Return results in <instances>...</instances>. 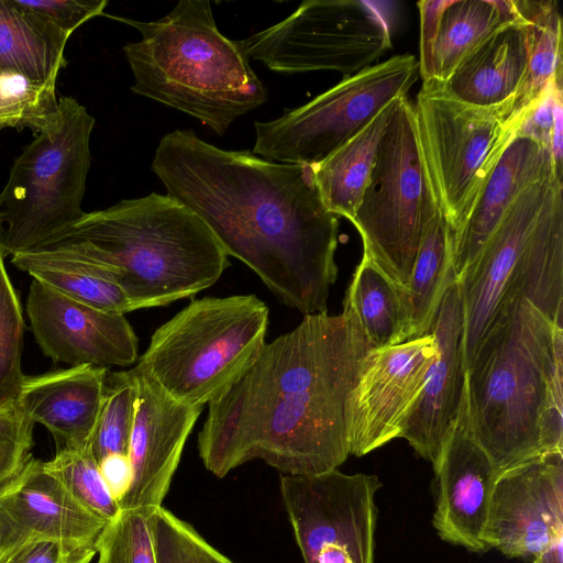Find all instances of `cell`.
Here are the masks:
<instances>
[{"label": "cell", "mask_w": 563, "mask_h": 563, "mask_svg": "<svg viewBox=\"0 0 563 563\" xmlns=\"http://www.w3.org/2000/svg\"><path fill=\"white\" fill-rule=\"evenodd\" d=\"M371 351L346 307L303 316L208 404L198 453L217 477L253 460L284 475L336 470L350 455L349 404Z\"/></svg>", "instance_id": "1"}, {"label": "cell", "mask_w": 563, "mask_h": 563, "mask_svg": "<svg viewBox=\"0 0 563 563\" xmlns=\"http://www.w3.org/2000/svg\"><path fill=\"white\" fill-rule=\"evenodd\" d=\"M152 170L285 305L303 316L327 312L339 221L311 166L222 150L192 130H175L161 139Z\"/></svg>", "instance_id": "2"}, {"label": "cell", "mask_w": 563, "mask_h": 563, "mask_svg": "<svg viewBox=\"0 0 563 563\" xmlns=\"http://www.w3.org/2000/svg\"><path fill=\"white\" fill-rule=\"evenodd\" d=\"M29 251L86 265L118 285L134 310L192 297L230 265L195 212L156 192L85 212Z\"/></svg>", "instance_id": "3"}, {"label": "cell", "mask_w": 563, "mask_h": 563, "mask_svg": "<svg viewBox=\"0 0 563 563\" xmlns=\"http://www.w3.org/2000/svg\"><path fill=\"white\" fill-rule=\"evenodd\" d=\"M563 325L521 298L493 320L466 371L471 430L500 473L563 449Z\"/></svg>", "instance_id": "4"}, {"label": "cell", "mask_w": 563, "mask_h": 563, "mask_svg": "<svg viewBox=\"0 0 563 563\" xmlns=\"http://www.w3.org/2000/svg\"><path fill=\"white\" fill-rule=\"evenodd\" d=\"M107 16L141 33L123 47L134 93L185 112L219 135L267 100L250 59L219 32L209 1L181 0L152 22Z\"/></svg>", "instance_id": "5"}, {"label": "cell", "mask_w": 563, "mask_h": 563, "mask_svg": "<svg viewBox=\"0 0 563 563\" xmlns=\"http://www.w3.org/2000/svg\"><path fill=\"white\" fill-rule=\"evenodd\" d=\"M269 310L255 295L205 297L153 333L135 365L172 398L208 405L265 345Z\"/></svg>", "instance_id": "6"}, {"label": "cell", "mask_w": 563, "mask_h": 563, "mask_svg": "<svg viewBox=\"0 0 563 563\" xmlns=\"http://www.w3.org/2000/svg\"><path fill=\"white\" fill-rule=\"evenodd\" d=\"M95 118L75 98L15 158L0 194L2 256L34 249L82 216Z\"/></svg>", "instance_id": "7"}, {"label": "cell", "mask_w": 563, "mask_h": 563, "mask_svg": "<svg viewBox=\"0 0 563 563\" xmlns=\"http://www.w3.org/2000/svg\"><path fill=\"white\" fill-rule=\"evenodd\" d=\"M439 212L415 109L404 96L394 103L366 188L350 221L362 238L363 255L405 291L427 228Z\"/></svg>", "instance_id": "8"}, {"label": "cell", "mask_w": 563, "mask_h": 563, "mask_svg": "<svg viewBox=\"0 0 563 563\" xmlns=\"http://www.w3.org/2000/svg\"><path fill=\"white\" fill-rule=\"evenodd\" d=\"M413 55H396L349 77L308 103L272 121L255 122L252 153L265 159L313 166L344 145L416 82Z\"/></svg>", "instance_id": "9"}, {"label": "cell", "mask_w": 563, "mask_h": 563, "mask_svg": "<svg viewBox=\"0 0 563 563\" xmlns=\"http://www.w3.org/2000/svg\"><path fill=\"white\" fill-rule=\"evenodd\" d=\"M249 59L277 73L338 71L349 77L391 47L389 25L364 0H309L283 21L235 41Z\"/></svg>", "instance_id": "10"}, {"label": "cell", "mask_w": 563, "mask_h": 563, "mask_svg": "<svg viewBox=\"0 0 563 563\" xmlns=\"http://www.w3.org/2000/svg\"><path fill=\"white\" fill-rule=\"evenodd\" d=\"M413 109L439 208L453 234L514 133L499 110L462 103L432 82L422 84Z\"/></svg>", "instance_id": "11"}, {"label": "cell", "mask_w": 563, "mask_h": 563, "mask_svg": "<svg viewBox=\"0 0 563 563\" xmlns=\"http://www.w3.org/2000/svg\"><path fill=\"white\" fill-rule=\"evenodd\" d=\"M376 475L338 468L279 476L284 507L305 563H375Z\"/></svg>", "instance_id": "12"}, {"label": "cell", "mask_w": 563, "mask_h": 563, "mask_svg": "<svg viewBox=\"0 0 563 563\" xmlns=\"http://www.w3.org/2000/svg\"><path fill=\"white\" fill-rule=\"evenodd\" d=\"M435 353L432 332L368 351L349 404L350 454L363 456L400 438Z\"/></svg>", "instance_id": "13"}, {"label": "cell", "mask_w": 563, "mask_h": 563, "mask_svg": "<svg viewBox=\"0 0 563 563\" xmlns=\"http://www.w3.org/2000/svg\"><path fill=\"white\" fill-rule=\"evenodd\" d=\"M563 536V452H544L500 472L484 541L508 558H536Z\"/></svg>", "instance_id": "14"}, {"label": "cell", "mask_w": 563, "mask_h": 563, "mask_svg": "<svg viewBox=\"0 0 563 563\" xmlns=\"http://www.w3.org/2000/svg\"><path fill=\"white\" fill-rule=\"evenodd\" d=\"M562 178L555 172L525 188L507 209L483 249L457 278L464 310L466 371L509 291L531 232Z\"/></svg>", "instance_id": "15"}, {"label": "cell", "mask_w": 563, "mask_h": 563, "mask_svg": "<svg viewBox=\"0 0 563 563\" xmlns=\"http://www.w3.org/2000/svg\"><path fill=\"white\" fill-rule=\"evenodd\" d=\"M107 522L79 504L33 457L0 494V563L30 540L55 541L75 563H90Z\"/></svg>", "instance_id": "16"}, {"label": "cell", "mask_w": 563, "mask_h": 563, "mask_svg": "<svg viewBox=\"0 0 563 563\" xmlns=\"http://www.w3.org/2000/svg\"><path fill=\"white\" fill-rule=\"evenodd\" d=\"M26 313L35 342L55 362L109 368L139 360L137 338L124 314L96 309L35 279Z\"/></svg>", "instance_id": "17"}, {"label": "cell", "mask_w": 563, "mask_h": 563, "mask_svg": "<svg viewBox=\"0 0 563 563\" xmlns=\"http://www.w3.org/2000/svg\"><path fill=\"white\" fill-rule=\"evenodd\" d=\"M137 398L128 455L133 478L120 509L163 506L187 438L203 407L172 398L147 374L133 367Z\"/></svg>", "instance_id": "18"}, {"label": "cell", "mask_w": 563, "mask_h": 563, "mask_svg": "<svg viewBox=\"0 0 563 563\" xmlns=\"http://www.w3.org/2000/svg\"><path fill=\"white\" fill-rule=\"evenodd\" d=\"M430 332L437 353L400 438L434 466L454 428L466 385L464 310L455 273L444 289Z\"/></svg>", "instance_id": "19"}, {"label": "cell", "mask_w": 563, "mask_h": 563, "mask_svg": "<svg viewBox=\"0 0 563 563\" xmlns=\"http://www.w3.org/2000/svg\"><path fill=\"white\" fill-rule=\"evenodd\" d=\"M433 468L439 490L432 523L438 536L472 552L488 551L484 530L499 472L473 437L466 385L454 428Z\"/></svg>", "instance_id": "20"}, {"label": "cell", "mask_w": 563, "mask_h": 563, "mask_svg": "<svg viewBox=\"0 0 563 563\" xmlns=\"http://www.w3.org/2000/svg\"><path fill=\"white\" fill-rule=\"evenodd\" d=\"M109 368L82 364L24 376L18 401L27 418L44 426L60 449H84L100 413Z\"/></svg>", "instance_id": "21"}, {"label": "cell", "mask_w": 563, "mask_h": 563, "mask_svg": "<svg viewBox=\"0 0 563 563\" xmlns=\"http://www.w3.org/2000/svg\"><path fill=\"white\" fill-rule=\"evenodd\" d=\"M553 172L555 169L550 151L534 140L515 135L508 142L483 183L462 225L452 234L453 269L456 278L474 262L519 194Z\"/></svg>", "instance_id": "22"}, {"label": "cell", "mask_w": 563, "mask_h": 563, "mask_svg": "<svg viewBox=\"0 0 563 563\" xmlns=\"http://www.w3.org/2000/svg\"><path fill=\"white\" fill-rule=\"evenodd\" d=\"M529 54V26L518 13L516 20L478 44L444 82H431L462 103L499 110L508 122L510 104L527 74Z\"/></svg>", "instance_id": "23"}, {"label": "cell", "mask_w": 563, "mask_h": 563, "mask_svg": "<svg viewBox=\"0 0 563 563\" xmlns=\"http://www.w3.org/2000/svg\"><path fill=\"white\" fill-rule=\"evenodd\" d=\"M70 36L19 7L0 0V74H16L36 85H56Z\"/></svg>", "instance_id": "24"}, {"label": "cell", "mask_w": 563, "mask_h": 563, "mask_svg": "<svg viewBox=\"0 0 563 563\" xmlns=\"http://www.w3.org/2000/svg\"><path fill=\"white\" fill-rule=\"evenodd\" d=\"M396 100L344 145L321 163L311 166L321 200L332 214L347 220L353 218Z\"/></svg>", "instance_id": "25"}, {"label": "cell", "mask_w": 563, "mask_h": 563, "mask_svg": "<svg viewBox=\"0 0 563 563\" xmlns=\"http://www.w3.org/2000/svg\"><path fill=\"white\" fill-rule=\"evenodd\" d=\"M454 274L452 232L441 211L429 223L409 285L401 290L407 341L430 332L435 311Z\"/></svg>", "instance_id": "26"}, {"label": "cell", "mask_w": 563, "mask_h": 563, "mask_svg": "<svg viewBox=\"0 0 563 563\" xmlns=\"http://www.w3.org/2000/svg\"><path fill=\"white\" fill-rule=\"evenodd\" d=\"M517 16L514 0H451L439 23L433 81L444 82L478 44Z\"/></svg>", "instance_id": "27"}, {"label": "cell", "mask_w": 563, "mask_h": 563, "mask_svg": "<svg viewBox=\"0 0 563 563\" xmlns=\"http://www.w3.org/2000/svg\"><path fill=\"white\" fill-rule=\"evenodd\" d=\"M514 4L528 23L530 54L525 80L509 108L508 124L512 132L523 113L562 70V19L558 2L514 0Z\"/></svg>", "instance_id": "28"}, {"label": "cell", "mask_w": 563, "mask_h": 563, "mask_svg": "<svg viewBox=\"0 0 563 563\" xmlns=\"http://www.w3.org/2000/svg\"><path fill=\"white\" fill-rule=\"evenodd\" d=\"M344 307L356 317L371 350L407 341L401 289L365 255L355 269Z\"/></svg>", "instance_id": "29"}, {"label": "cell", "mask_w": 563, "mask_h": 563, "mask_svg": "<svg viewBox=\"0 0 563 563\" xmlns=\"http://www.w3.org/2000/svg\"><path fill=\"white\" fill-rule=\"evenodd\" d=\"M11 263L33 279L96 309L121 314L134 310L118 285L78 262L25 251L11 256Z\"/></svg>", "instance_id": "30"}, {"label": "cell", "mask_w": 563, "mask_h": 563, "mask_svg": "<svg viewBox=\"0 0 563 563\" xmlns=\"http://www.w3.org/2000/svg\"><path fill=\"white\" fill-rule=\"evenodd\" d=\"M137 398L135 371L108 373L104 394L90 450L97 462L113 454H128Z\"/></svg>", "instance_id": "31"}, {"label": "cell", "mask_w": 563, "mask_h": 563, "mask_svg": "<svg viewBox=\"0 0 563 563\" xmlns=\"http://www.w3.org/2000/svg\"><path fill=\"white\" fill-rule=\"evenodd\" d=\"M42 466L79 504L95 515L109 521L119 514V505L104 485L90 446L60 449L52 460L42 462Z\"/></svg>", "instance_id": "32"}, {"label": "cell", "mask_w": 563, "mask_h": 563, "mask_svg": "<svg viewBox=\"0 0 563 563\" xmlns=\"http://www.w3.org/2000/svg\"><path fill=\"white\" fill-rule=\"evenodd\" d=\"M55 87L36 85L16 74H0V130L42 131L58 112Z\"/></svg>", "instance_id": "33"}, {"label": "cell", "mask_w": 563, "mask_h": 563, "mask_svg": "<svg viewBox=\"0 0 563 563\" xmlns=\"http://www.w3.org/2000/svg\"><path fill=\"white\" fill-rule=\"evenodd\" d=\"M154 509H120L96 543V563H156L150 517Z\"/></svg>", "instance_id": "34"}, {"label": "cell", "mask_w": 563, "mask_h": 563, "mask_svg": "<svg viewBox=\"0 0 563 563\" xmlns=\"http://www.w3.org/2000/svg\"><path fill=\"white\" fill-rule=\"evenodd\" d=\"M24 320L0 251V407L15 400L24 378L21 367Z\"/></svg>", "instance_id": "35"}, {"label": "cell", "mask_w": 563, "mask_h": 563, "mask_svg": "<svg viewBox=\"0 0 563 563\" xmlns=\"http://www.w3.org/2000/svg\"><path fill=\"white\" fill-rule=\"evenodd\" d=\"M156 563H233L163 506L150 517Z\"/></svg>", "instance_id": "36"}, {"label": "cell", "mask_w": 563, "mask_h": 563, "mask_svg": "<svg viewBox=\"0 0 563 563\" xmlns=\"http://www.w3.org/2000/svg\"><path fill=\"white\" fill-rule=\"evenodd\" d=\"M562 70L547 87L543 95L529 108L518 121L514 136H527L551 153L555 173L562 178L563 141V92Z\"/></svg>", "instance_id": "37"}, {"label": "cell", "mask_w": 563, "mask_h": 563, "mask_svg": "<svg viewBox=\"0 0 563 563\" xmlns=\"http://www.w3.org/2000/svg\"><path fill=\"white\" fill-rule=\"evenodd\" d=\"M33 429L18 399L0 407V494L15 483L33 459Z\"/></svg>", "instance_id": "38"}, {"label": "cell", "mask_w": 563, "mask_h": 563, "mask_svg": "<svg viewBox=\"0 0 563 563\" xmlns=\"http://www.w3.org/2000/svg\"><path fill=\"white\" fill-rule=\"evenodd\" d=\"M22 9L71 35L88 20L103 14L107 0H14Z\"/></svg>", "instance_id": "39"}, {"label": "cell", "mask_w": 563, "mask_h": 563, "mask_svg": "<svg viewBox=\"0 0 563 563\" xmlns=\"http://www.w3.org/2000/svg\"><path fill=\"white\" fill-rule=\"evenodd\" d=\"M451 0H422L418 2L420 14V59L419 73L422 84L434 80V45L439 23Z\"/></svg>", "instance_id": "40"}, {"label": "cell", "mask_w": 563, "mask_h": 563, "mask_svg": "<svg viewBox=\"0 0 563 563\" xmlns=\"http://www.w3.org/2000/svg\"><path fill=\"white\" fill-rule=\"evenodd\" d=\"M98 467L110 495L119 505L132 484L133 472L129 455L109 454L98 462Z\"/></svg>", "instance_id": "41"}, {"label": "cell", "mask_w": 563, "mask_h": 563, "mask_svg": "<svg viewBox=\"0 0 563 563\" xmlns=\"http://www.w3.org/2000/svg\"><path fill=\"white\" fill-rule=\"evenodd\" d=\"M3 563H75L55 541L30 540L13 552Z\"/></svg>", "instance_id": "42"}, {"label": "cell", "mask_w": 563, "mask_h": 563, "mask_svg": "<svg viewBox=\"0 0 563 563\" xmlns=\"http://www.w3.org/2000/svg\"><path fill=\"white\" fill-rule=\"evenodd\" d=\"M532 563H563V536L558 537Z\"/></svg>", "instance_id": "43"}]
</instances>
